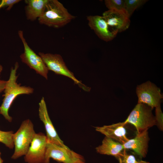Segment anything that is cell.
Wrapping results in <instances>:
<instances>
[{
    "instance_id": "1",
    "label": "cell",
    "mask_w": 163,
    "mask_h": 163,
    "mask_svg": "<svg viewBox=\"0 0 163 163\" xmlns=\"http://www.w3.org/2000/svg\"><path fill=\"white\" fill-rule=\"evenodd\" d=\"M19 67L18 63L16 62L14 67H12L11 69L9 77L8 80L6 81L3 91L4 98L0 106V114L10 122L12 121V118L9 115L8 112L15 99L19 95L29 94L34 92L33 88L29 86H22L21 84L17 83L18 75H17V72Z\"/></svg>"
},
{
    "instance_id": "2",
    "label": "cell",
    "mask_w": 163,
    "mask_h": 163,
    "mask_svg": "<svg viewBox=\"0 0 163 163\" xmlns=\"http://www.w3.org/2000/svg\"><path fill=\"white\" fill-rule=\"evenodd\" d=\"M75 17L59 1L48 0L43 13L38 20L41 24L57 28L68 24Z\"/></svg>"
},
{
    "instance_id": "3",
    "label": "cell",
    "mask_w": 163,
    "mask_h": 163,
    "mask_svg": "<svg viewBox=\"0 0 163 163\" xmlns=\"http://www.w3.org/2000/svg\"><path fill=\"white\" fill-rule=\"evenodd\" d=\"M36 133L33 124L30 119L23 121L18 130L13 134L14 151L12 159H16L26 155Z\"/></svg>"
},
{
    "instance_id": "4",
    "label": "cell",
    "mask_w": 163,
    "mask_h": 163,
    "mask_svg": "<svg viewBox=\"0 0 163 163\" xmlns=\"http://www.w3.org/2000/svg\"><path fill=\"white\" fill-rule=\"evenodd\" d=\"M152 110L150 107L145 104L138 103L124 122L126 124L129 123L133 125L137 133L148 129L156 125L155 117Z\"/></svg>"
},
{
    "instance_id": "5",
    "label": "cell",
    "mask_w": 163,
    "mask_h": 163,
    "mask_svg": "<svg viewBox=\"0 0 163 163\" xmlns=\"http://www.w3.org/2000/svg\"><path fill=\"white\" fill-rule=\"evenodd\" d=\"M18 34L24 47V52L20 56L21 61L37 73L47 79L49 70L43 60L29 46L24 38L23 31L19 30Z\"/></svg>"
},
{
    "instance_id": "6",
    "label": "cell",
    "mask_w": 163,
    "mask_h": 163,
    "mask_svg": "<svg viewBox=\"0 0 163 163\" xmlns=\"http://www.w3.org/2000/svg\"><path fill=\"white\" fill-rule=\"evenodd\" d=\"M38 55L43 60L48 70L52 71L56 74L67 77L84 90H89V88L77 79L73 73L68 69L60 55L41 52H39Z\"/></svg>"
},
{
    "instance_id": "7",
    "label": "cell",
    "mask_w": 163,
    "mask_h": 163,
    "mask_svg": "<svg viewBox=\"0 0 163 163\" xmlns=\"http://www.w3.org/2000/svg\"><path fill=\"white\" fill-rule=\"evenodd\" d=\"M52 158L59 163H75L85 161L84 157L69 148L48 142L44 163H50Z\"/></svg>"
},
{
    "instance_id": "8",
    "label": "cell",
    "mask_w": 163,
    "mask_h": 163,
    "mask_svg": "<svg viewBox=\"0 0 163 163\" xmlns=\"http://www.w3.org/2000/svg\"><path fill=\"white\" fill-rule=\"evenodd\" d=\"M136 93L138 98V103L145 104L152 109L160 105L163 95L160 89L150 82L138 85Z\"/></svg>"
},
{
    "instance_id": "9",
    "label": "cell",
    "mask_w": 163,
    "mask_h": 163,
    "mask_svg": "<svg viewBox=\"0 0 163 163\" xmlns=\"http://www.w3.org/2000/svg\"><path fill=\"white\" fill-rule=\"evenodd\" d=\"M48 141L46 137L42 133H36L24 155L27 163H44Z\"/></svg>"
},
{
    "instance_id": "10",
    "label": "cell",
    "mask_w": 163,
    "mask_h": 163,
    "mask_svg": "<svg viewBox=\"0 0 163 163\" xmlns=\"http://www.w3.org/2000/svg\"><path fill=\"white\" fill-rule=\"evenodd\" d=\"M102 16L111 30L117 33L125 31L129 26L130 17L125 10H108Z\"/></svg>"
},
{
    "instance_id": "11",
    "label": "cell",
    "mask_w": 163,
    "mask_h": 163,
    "mask_svg": "<svg viewBox=\"0 0 163 163\" xmlns=\"http://www.w3.org/2000/svg\"><path fill=\"white\" fill-rule=\"evenodd\" d=\"M39 116L44 124L48 142L65 147V145L59 137L49 116L44 98L43 97L39 104Z\"/></svg>"
},
{
    "instance_id": "12",
    "label": "cell",
    "mask_w": 163,
    "mask_h": 163,
    "mask_svg": "<svg viewBox=\"0 0 163 163\" xmlns=\"http://www.w3.org/2000/svg\"><path fill=\"white\" fill-rule=\"evenodd\" d=\"M89 26L102 40L108 42L113 39L117 33L112 31L102 16L89 15L87 17Z\"/></svg>"
},
{
    "instance_id": "13",
    "label": "cell",
    "mask_w": 163,
    "mask_h": 163,
    "mask_svg": "<svg viewBox=\"0 0 163 163\" xmlns=\"http://www.w3.org/2000/svg\"><path fill=\"white\" fill-rule=\"evenodd\" d=\"M149 140L148 129L137 133L134 138L129 139L123 145L124 149L134 151L140 157L145 158L148 152Z\"/></svg>"
},
{
    "instance_id": "14",
    "label": "cell",
    "mask_w": 163,
    "mask_h": 163,
    "mask_svg": "<svg viewBox=\"0 0 163 163\" xmlns=\"http://www.w3.org/2000/svg\"><path fill=\"white\" fill-rule=\"evenodd\" d=\"M126 125L123 122L109 125L96 126L95 128L97 131L104 134L105 137L123 144L129 139L126 136Z\"/></svg>"
},
{
    "instance_id": "15",
    "label": "cell",
    "mask_w": 163,
    "mask_h": 163,
    "mask_svg": "<svg viewBox=\"0 0 163 163\" xmlns=\"http://www.w3.org/2000/svg\"><path fill=\"white\" fill-rule=\"evenodd\" d=\"M95 149L97 152L100 154L112 155L116 158L124 149L122 144L106 137L103 140L101 144Z\"/></svg>"
},
{
    "instance_id": "16",
    "label": "cell",
    "mask_w": 163,
    "mask_h": 163,
    "mask_svg": "<svg viewBox=\"0 0 163 163\" xmlns=\"http://www.w3.org/2000/svg\"><path fill=\"white\" fill-rule=\"evenodd\" d=\"M48 0H25V10L27 19L33 21L43 13Z\"/></svg>"
},
{
    "instance_id": "17",
    "label": "cell",
    "mask_w": 163,
    "mask_h": 163,
    "mask_svg": "<svg viewBox=\"0 0 163 163\" xmlns=\"http://www.w3.org/2000/svg\"><path fill=\"white\" fill-rule=\"evenodd\" d=\"M147 1L146 0H124V9L130 17L136 9Z\"/></svg>"
},
{
    "instance_id": "18",
    "label": "cell",
    "mask_w": 163,
    "mask_h": 163,
    "mask_svg": "<svg viewBox=\"0 0 163 163\" xmlns=\"http://www.w3.org/2000/svg\"><path fill=\"white\" fill-rule=\"evenodd\" d=\"M116 158L119 163H150L148 161L137 159L133 155L127 153L125 149Z\"/></svg>"
},
{
    "instance_id": "19",
    "label": "cell",
    "mask_w": 163,
    "mask_h": 163,
    "mask_svg": "<svg viewBox=\"0 0 163 163\" xmlns=\"http://www.w3.org/2000/svg\"><path fill=\"white\" fill-rule=\"evenodd\" d=\"M14 134L12 131H4L0 130V142L10 149L14 147L13 136Z\"/></svg>"
},
{
    "instance_id": "20",
    "label": "cell",
    "mask_w": 163,
    "mask_h": 163,
    "mask_svg": "<svg viewBox=\"0 0 163 163\" xmlns=\"http://www.w3.org/2000/svg\"><path fill=\"white\" fill-rule=\"evenodd\" d=\"M104 2L108 10H124V0H106Z\"/></svg>"
},
{
    "instance_id": "21",
    "label": "cell",
    "mask_w": 163,
    "mask_h": 163,
    "mask_svg": "<svg viewBox=\"0 0 163 163\" xmlns=\"http://www.w3.org/2000/svg\"><path fill=\"white\" fill-rule=\"evenodd\" d=\"M155 116L156 122V125L157 126L159 129L161 130H163V113L162 112L160 105L158 106L155 108Z\"/></svg>"
},
{
    "instance_id": "22",
    "label": "cell",
    "mask_w": 163,
    "mask_h": 163,
    "mask_svg": "<svg viewBox=\"0 0 163 163\" xmlns=\"http://www.w3.org/2000/svg\"><path fill=\"white\" fill-rule=\"evenodd\" d=\"M21 1L20 0H0V9L6 8L7 11H9L13 6Z\"/></svg>"
},
{
    "instance_id": "23",
    "label": "cell",
    "mask_w": 163,
    "mask_h": 163,
    "mask_svg": "<svg viewBox=\"0 0 163 163\" xmlns=\"http://www.w3.org/2000/svg\"><path fill=\"white\" fill-rule=\"evenodd\" d=\"M6 82V81L1 79L0 78V93L4 91Z\"/></svg>"
},
{
    "instance_id": "24",
    "label": "cell",
    "mask_w": 163,
    "mask_h": 163,
    "mask_svg": "<svg viewBox=\"0 0 163 163\" xmlns=\"http://www.w3.org/2000/svg\"><path fill=\"white\" fill-rule=\"evenodd\" d=\"M3 69V66L1 64H0V75L2 73Z\"/></svg>"
},
{
    "instance_id": "25",
    "label": "cell",
    "mask_w": 163,
    "mask_h": 163,
    "mask_svg": "<svg viewBox=\"0 0 163 163\" xmlns=\"http://www.w3.org/2000/svg\"><path fill=\"white\" fill-rule=\"evenodd\" d=\"M1 153L0 152V163H3V161L1 158Z\"/></svg>"
},
{
    "instance_id": "26",
    "label": "cell",
    "mask_w": 163,
    "mask_h": 163,
    "mask_svg": "<svg viewBox=\"0 0 163 163\" xmlns=\"http://www.w3.org/2000/svg\"><path fill=\"white\" fill-rule=\"evenodd\" d=\"M75 163H86L85 162V161H78V162H77Z\"/></svg>"
}]
</instances>
